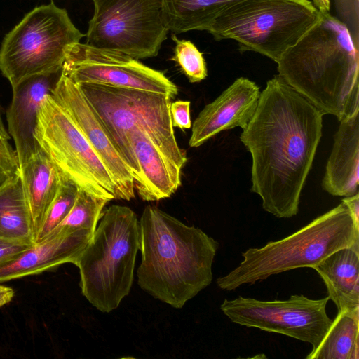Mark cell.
<instances>
[{"label":"cell","instance_id":"obj_24","mask_svg":"<svg viewBox=\"0 0 359 359\" xmlns=\"http://www.w3.org/2000/svg\"><path fill=\"white\" fill-rule=\"evenodd\" d=\"M109 201L79 189L71 210L50 235L79 233L92 238Z\"/></svg>","mask_w":359,"mask_h":359},{"label":"cell","instance_id":"obj_27","mask_svg":"<svg viewBox=\"0 0 359 359\" xmlns=\"http://www.w3.org/2000/svg\"><path fill=\"white\" fill-rule=\"evenodd\" d=\"M20 169L15 149L10 144H0V190L16 182Z\"/></svg>","mask_w":359,"mask_h":359},{"label":"cell","instance_id":"obj_9","mask_svg":"<svg viewBox=\"0 0 359 359\" xmlns=\"http://www.w3.org/2000/svg\"><path fill=\"white\" fill-rule=\"evenodd\" d=\"M34 137L60 172L79 189L109 201L118 199L117 187L109 170L50 93L39 107Z\"/></svg>","mask_w":359,"mask_h":359},{"label":"cell","instance_id":"obj_32","mask_svg":"<svg viewBox=\"0 0 359 359\" xmlns=\"http://www.w3.org/2000/svg\"><path fill=\"white\" fill-rule=\"evenodd\" d=\"M311 2L319 13L330 11V0H312Z\"/></svg>","mask_w":359,"mask_h":359},{"label":"cell","instance_id":"obj_31","mask_svg":"<svg viewBox=\"0 0 359 359\" xmlns=\"http://www.w3.org/2000/svg\"><path fill=\"white\" fill-rule=\"evenodd\" d=\"M14 296L11 287L0 285V307L10 302Z\"/></svg>","mask_w":359,"mask_h":359},{"label":"cell","instance_id":"obj_5","mask_svg":"<svg viewBox=\"0 0 359 359\" xmlns=\"http://www.w3.org/2000/svg\"><path fill=\"white\" fill-rule=\"evenodd\" d=\"M140 250V222L127 206L102 212L97 226L75 263L82 294L97 310L117 309L130 292Z\"/></svg>","mask_w":359,"mask_h":359},{"label":"cell","instance_id":"obj_13","mask_svg":"<svg viewBox=\"0 0 359 359\" xmlns=\"http://www.w3.org/2000/svg\"><path fill=\"white\" fill-rule=\"evenodd\" d=\"M50 94L71 116L109 170L117 187L118 199L134 198L130 170L79 86L62 71Z\"/></svg>","mask_w":359,"mask_h":359},{"label":"cell","instance_id":"obj_6","mask_svg":"<svg viewBox=\"0 0 359 359\" xmlns=\"http://www.w3.org/2000/svg\"><path fill=\"white\" fill-rule=\"evenodd\" d=\"M95 111L124 162L133 180L139 174L128 135L142 130L182 168L186 151L176 140L170 107L172 98L163 93L105 84H76Z\"/></svg>","mask_w":359,"mask_h":359},{"label":"cell","instance_id":"obj_20","mask_svg":"<svg viewBox=\"0 0 359 359\" xmlns=\"http://www.w3.org/2000/svg\"><path fill=\"white\" fill-rule=\"evenodd\" d=\"M313 269L322 278L338 313L359 309V248L339 249Z\"/></svg>","mask_w":359,"mask_h":359},{"label":"cell","instance_id":"obj_18","mask_svg":"<svg viewBox=\"0 0 359 359\" xmlns=\"http://www.w3.org/2000/svg\"><path fill=\"white\" fill-rule=\"evenodd\" d=\"M359 112L340 121L326 164L323 189L335 196H351L358 192Z\"/></svg>","mask_w":359,"mask_h":359},{"label":"cell","instance_id":"obj_15","mask_svg":"<svg viewBox=\"0 0 359 359\" xmlns=\"http://www.w3.org/2000/svg\"><path fill=\"white\" fill-rule=\"evenodd\" d=\"M62 71L30 78L13 90L12 100L6 111V120L8 133L15 144L20 169L41 150L34 137L38 111L46 95L50 93Z\"/></svg>","mask_w":359,"mask_h":359},{"label":"cell","instance_id":"obj_14","mask_svg":"<svg viewBox=\"0 0 359 359\" xmlns=\"http://www.w3.org/2000/svg\"><path fill=\"white\" fill-rule=\"evenodd\" d=\"M260 94L254 81L245 77L236 79L198 114L192 126L189 146L198 147L223 130L245 129L257 109Z\"/></svg>","mask_w":359,"mask_h":359},{"label":"cell","instance_id":"obj_21","mask_svg":"<svg viewBox=\"0 0 359 359\" xmlns=\"http://www.w3.org/2000/svg\"><path fill=\"white\" fill-rule=\"evenodd\" d=\"M245 0H163L169 31L177 34L191 30L208 31L215 20Z\"/></svg>","mask_w":359,"mask_h":359},{"label":"cell","instance_id":"obj_8","mask_svg":"<svg viewBox=\"0 0 359 359\" xmlns=\"http://www.w3.org/2000/svg\"><path fill=\"white\" fill-rule=\"evenodd\" d=\"M83 36L66 9L53 1L36 6L4 38L0 71L12 90L30 78L60 72L67 48Z\"/></svg>","mask_w":359,"mask_h":359},{"label":"cell","instance_id":"obj_10","mask_svg":"<svg viewBox=\"0 0 359 359\" xmlns=\"http://www.w3.org/2000/svg\"><path fill=\"white\" fill-rule=\"evenodd\" d=\"M86 44L140 60L156 57L169 29L163 0H93Z\"/></svg>","mask_w":359,"mask_h":359},{"label":"cell","instance_id":"obj_11","mask_svg":"<svg viewBox=\"0 0 359 359\" xmlns=\"http://www.w3.org/2000/svg\"><path fill=\"white\" fill-rule=\"evenodd\" d=\"M329 300L328 297L311 299L303 294L273 301L238 297L224 299L220 309L234 323L282 334L309 343L314 350L332 323L326 311Z\"/></svg>","mask_w":359,"mask_h":359},{"label":"cell","instance_id":"obj_4","mask_svg":"<svg viewBox=\"0 0 359 359\" xmlns=\"http://www.w3.org/2000/svg\"><path fill=\"white\" fill-rule=\"evenodd\" d=\"M359 248V226L341 203L292 234L262 248L242 253L243 261L217 279L218 287L232 291L254 284L271 276L299 268H313L339 249Z\"/></svg>","mask_w":359,"mask_h":359},{"label":"cell","instance_id":"obj_2","mask_svg":"<svg viewBox=\"0 0 359 359\" xmlns=\"http://www.w3.org/2000/svg\"><path fill=\"white\" fill-rule=\"evenodd\" d=\"M277 62L284 81L323 115L339 121L359 112V47L346 26L329 13Z\"/></svg>","mask_w":359,"mask_h":359},{"label":"cell","instance_id":"obj_22","mask_svg":"<svg viewBox=\"0 0 359 359\" xmlns=\"http://www.w3.org/2000/svg\"><path fill=\"white\" fill-rule=\"evenodd\" d=\"M359 309L338 313L323 337L306 359H358Z\"/></svg>","mask_w":359,"mask_h":359},{"label":"cell","instance_id":"obj_19","mask_svg":"<svg viewBox=\"0 0 359 359\" xmlns=\"http://www.w3.org/2000/svg\"><path fill=\"white\" fill-rule=\"evenodd\" d=\"M62 175L41 149L20 169V180L29 213L34 241L57 194Z\"/></svg>","mask_w":359,"mask_h":359},{"label":"cell","instance_id":"obj_16","mask_svg":"<svg viewBox=\"0 0 359 359\" xmlns=\"http://www.w3.org/2000/svg\"><path fill=\"white\" fill-rule=\"evenodd\" d=\"M128 140L139 168L134 187L141 199L154 201L171 196L181 185L182 168L143 130H134Z\"/></svg>","mask_w":359,"mask_h":359},{"label":"cell","instance_id":"obj_3","mask_svg":"<svg viewBox=\"0 0 359 359\" xmlns=\"http://www.w3.org/2000/svg\"><path fill=\"white\" fill-rule=\"evenodd\" d=\"M139 222L137 283L154 298L181 309L211 283L219 243L156 206H146Z\"/></svg>","mask_w":359,"mask_h":359},{"label":"cell","instance_id":"obj_33","mask_svg":"<svg viewBox=\"0 0 359 359\" xmlns=\"http://www.w3.org/2000/svg\"><path fill=\"white\" fill-rule=\"evenodd\" d=\"M10 135L6 131L2 118L1 107L0 105V144H8L9 143Z\"/></svg>","mask_w":359,"mask_h":359},{"label":"cell","instance_id":"obj_28","mask_svg":"<svg viewBox=\"0 0 359 359\" xmlns=\"http://www.w3.org/2000/svg\"><path fill=\"white\" fill-rule=\"evenodd\" d=\"M170 112L173 128L177 127L184 130L191 127L189 101L177 100L171 102Z\"/></svg>","mask_w":359,"mask_h":359},{"label":"cell","instance_id":"obj_26","mask_svg":"<svg viewBox=\"0 0 359 359\" xmlns=\"http://www.w3.org/2000/svg\"><path fill=\"white\" fill-rule=\"evenodd\" d=\"M172 39L175 43L172 60L177 63L191 83L205 79L208 70L202 53L190 41L179 39L174 34Z\"/></svg>","mask_w":359,"mask_h":359},{"label":"cell","instance_id":"obj_29","mask_svg":"<svg viewBox=\"0 0 359 359\" xmlns=\"http://www.w3.org/2000/svg\"><path fill=\"white\" fill-rule=\"evenodd\" d=\"M34 244L0 238V265L15 259Z\"/></svg>","mask_w":359,"mask_h":359},{"label":"cell","instance_id":"obj_30","mask_svg":"<svg viewBox=\"0 0 359 359\" xmlns=\"http://www.w3.org/2000/svg\"><path fill=\"white\" fill-rule=\"evenodd\" d=\"M343 203L348 209L355 224L359 226V193L342 198Z\"/></svg>","mask_w":359,"mask_h":359},{"label":"cell","instance_id":"obj_17","mask_svg":"<svg viewBox=\"0 0 359 359\" xmlns=\"http://www.w3.org/2000/svg\"><path fill=\"white\" fill-rule=\"evenodd\" d=\"M90 238L79 233L50 235L0 265V283L39 274L66 263L74 264Z\"/></svg>","mask_w":359,"mask_h":359},{"label":"cell","instance_id":"obj_7","mask_svg":"<svg viewBox=\"0 0 359 359\" xmlns=\"http://www.w3.org/2000/svg\"><path fill=\"white\" fill-rule=\"evenodd\" d=\"M319 18L310 0H245L224 11L207 32L217 41H236L241 52L277 63Z\"/></svg>","mask_w":359,"mask_h":359},{"label":"cell","instance_id":"obj_25","mask_svg":"<svg viewBox=\"0 0 359 359\" xmlns=\"http://www.w3.org/2000/svg\"><path fill=\"white\" fill-rule=\"evenodd\" d=\"M78 189L73 182L62 175L58 191L34 238V243L47 238L64 220L74 203Z\"/></svg>","mask_w":359,"mask_h":359},{"label":"cell","instance_id":"obj_12","mask_svg":"<svg viewBox=\"0 0 359 359\" xmlns=\"http://www.w3.org/2000/svg\"><path fill=\"white\" fill-rule=\"evenodd\" d=\"M62 73L74 83H93L163 93L172 99L177 86L163 72L124 53L77 43L66 52Z\"/></svg>","mask_w":359,"mask_h":359},{"label":"cell","instance_id":"obj_1","mask_svg":"<svg viewBox=\"0 0 359 359\" xmlns=\"http://www.w3.org/2000/svg\"><path fill=\"white\" fill-rule=\"evenodd\" d=\"M323 116L280 75L266 83L240 136L252 156L251 191L278 218L299 212L302 191L322 136Z\"/></svg>","mask_w":359,"mask_h":359},{"label":"cell","instance_id":"obj_23","mask_svg":"<svg viewBox=\"0 0 359 359\" xmlns=\"http://www.w3.org/2000/svg\"><path fill=\"white\" fill-rule=\"evenodd\" d=\"M0 238L34 243L20 178L0 190Z\"/></svg>","mask_w":359,"mask_h":359}]
</instances>
